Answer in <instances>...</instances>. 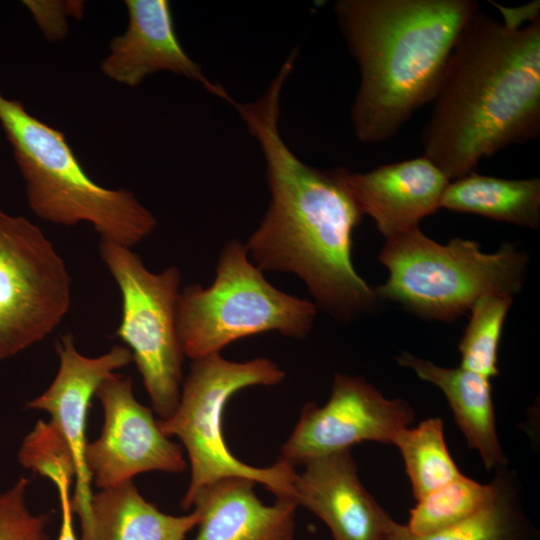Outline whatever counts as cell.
Returning a JSON list of instances; mask_svg holds the SVG:
<instances>
[{
	"mask_svg": "<svg viewBox=\"0 0 540 540\" xmlns=\"http://www.w3.org/2000/svg\"><path fill=\"white\" fill-rule=\"evenodd\" d=\"M440 208L537 229L540 178L505 179L471 172L450 181Z\"/></svg>",
	"mask_w": 540,
	"mask_h": 540,
	"instance_id": "d6986e66",
	"label": "cell"
},
{
	"mask_svg": "<svg viewBox=\"0 0 540 540\" xmlns=\"http://www.w3.org/2000/svg\"><path fill=\"white\" fill-rule=\"evenodd\" d=\"M55 349L59 357L55 378L42 394L27 402L26 406L50 415V422L64 437L73 454L76 485L71 497L72 509L80 520V540H91L93 492L85 461L88 410L102 381L127 366L132 361V354L127 347L115 345L98 357L84 356L77 350L70 333L57 340Z\"/></svg>",
	"mask_w": 540,
	"mask_h": 540,
	"instance_id": "7c38bea8",
	"label": "cell"
},
{
	"mask_svg": "<svg viewBox=\"0 0 540 540\" xmlns=\"http://www.w3.org/2000/svg\"><path fill=\"white\" fill-rule=\"evenodd\" d=\"M29 482L22 476L0 494V540H49L48 515H34L26 505Z\"/></svg>",
	"mask_w": 540,
	"mask_h": 540,
	"instance_id": "d4e9b609",
	"label": "cell"
},
{
	"mask_svg": "<svg viewBox=\"0 0 540 540\" xmlns=\"http://www.w3.org/2000/svg\"><path fill=\"white\" fill-rule=\"evenodd\" d=\"M475 0H338L334 12L360 71L351 121L362 143L390 140L434 100Z\"/></svg>",
	"mask_w": 540,
	"mask_h": 540,
	"instance_id": "3957f363",
	"label": "cell"
},
{
	"mask_svg": "<svg viewBox=\"0 0 540 540\" xmlns=\"http://www.w3.org/2000/svg\"><path fill=\"white\" fill-rule=\"evenodd\" d=\"M71 304L64 260L41 229L0 210V360L42 341Z\"/></svg>",
	"mask_w": 540,
	"mask_h": 540,
	"instance_id": "9c48e42d",
	"label": "cell"
},
{
	"mask_svg": "<svg viewBox=\"0 0 540 540\" xmlns=\"http://www.w3.org/2000/svg\"><path fill=\"white\" fill-rule=\"evenodd\" d=\"M255 484L232 476L200 488L189 504L199 514L193 540H294L296 502L276 498L266 505Z\"/></svg>",
	"mask_w": 540,
	"mask_h": 540,
	"instance_id": "2e32d148",
	"label": "cell"
},
{
	"mask_svg": "<svg viewBox=\"0 0 540 540\" xmlns=\"http://www.w3.org/2000/svg\"><path fill=\"white\" fill-rule=\"evenodd\" d=\"M91 540H185L199 514L174 516L159 510L133 480L101 489L91 499Z\"/></svg>",
	"mask_w": 540,
	"mask_h": 540,
	"instance_id": "ac0fdd59",
	"label": "cell"
},
{
	"mask_svg": "<svg viewBox=\"0 0 540 540\" xmlns=\"http://www.w3.org/2000/svg\"><path fill=\"white\" fill-rule=\"evenodd\" d=\"M293 499L320 518L334 540H401L406 531L364 487L351 449L306 462Z\"/></svg>",
	"mask_w": 540,
	"mask_h": 540,
	"instance_id": "4fadbf2b",
	"label": "cell"
},
{
	"mask_svg": "<svg viewBox=\"0 0 540 540\" xmlns=\"http://www.w3.org/2000/svg\"><path fill=\"white\" fill-rule=\"evenodd\" d=\"M315 316L312 302L269 283L245 245L234 239L222 249L212 284H192L180 292L177 332L184 355L194 360L269 331L303 338Z\"/></svg>",
	"mask_w": 540,
	"mask_h": 540,
	"instance_id": "52a82bcc",
	"label": "cell"
},
{
	"mask_svg": "<svg viewBox=\"0 0 540 540\" xmlns=\"http://www.w3.org/2000/svg\"><path fill=\"white\" fill-rule=\"evenodd\" d=\"M421 142L451 180L540 136V20L505 27L480 9L449 57Z\"/></svg>",
	"mask_w": 540,
	"mask_h": 540,
	"instance_id": "7a4b0ae2",
	"label": "cell"
},
{
	"mask_svg": "<svg viewBox=\"0 0 540 540\" xmlns=\"http://www.w3.org/2000/svg\"><path fill=\"white\" fill-rule=\"evenodd\" d=\"M513 298L486 295L475 301L459 344L460 367L492 378L498 375V349Z\"/></svg>",
	"mask_w": 540,
	"mask_h": 540,
	"instance_id": "603a6c76",
	"label": "cell"
},
{
	"mask_svg": "<svg viewBox=\"0 0 540 540\" xmlns=\"http://www.w3.org/2000/svg\"><path fill=\"white\" fill-rule=\"evenodd\" d=\"M392 444L404 460L416 500L463 475L447 448L439 417L401 429Z\"/></svg>",
	"mask_w": 540,
	"mask_h": 540,
	"instance_id": "44dd1931",
	"label": "cell"
},
{
	"mask_svg": "<svg viewBox=\"0 0 540 540\" xmlns=\"http://www.w3.org/2000/svg\"><path fill=\"white\" fill-rule=\"evenodd\" d=\"M495 492L494 479L482 484L462 475L416 500L406 527L417 536L447 528L485 507Z\"/></svg>",
	"mask_w": 540,
	"mask_h": 540,
	"instance_id": "7402d4cb",
	"label": "cell"
},
{
	"mask_svg": "<svg viewBox=\"0 0 540 540\" xmlns=\"http://www.w3.org/2000/svg\"><path fill=\"white\" fill-rule=\"evenodd\" d=\"M397 361L444 393L469 448L479 454L486 469L507 465L497 434L489 378L460 366L441 367L408 352L401 353Z\"/></svg>",
	"mask_w": 540,
	"mask_h": 540,
	"instance_id": "e0dca14e",
	"label": "cell"
},
{
	"mask_svg": "<svg viewBox=\"0 0 540 540\" xmlns=\"http://www.w3.org/2000/svg\"><path fill=\"white\" fill-rule=\"evenodd\" d=\"M388 269L386 282L374 288L427 319L453 321L486 295L514 297L522 289L528 255L512 243L486 253L460 237L440 244L419 227L386 239L379 255Z\"/></svg>",
	"mask_w": 540,
	"mask_h": 540,
	"instance_id": "5b68a950",
	"label": "cell"
},
{
	"mask_svg": "<svg viewBox=\"0 0 540 540\" xmlns=\"http://www.w3.org/2000/svg\"><path fill=\"white\" fill-rule=\"evenodd\" d=\"M284 377L285 372L268 358L234 362L219 353L192 360L176 410L158 420L162 432L178 438L187 453L190 481L181 500L185 510L200 488L232 476L262 484L276 498L293 499L294 466L280 458L266 467L249 465L231 453L223 434L225 406L235 393L250 386L277 385Z\"/></svg>",
	"mask_w": 540,
	"mask_h": 540,
	"instance_id": "8992f818",
	"label": "cell"
},
{
	"mask_svg": "<svg viewBox=\"0 0 540 540\" xmlns=\"http://www.w3.org/2000/svg\"><path fill=\"white\" fill-rule=\"evenodd\" d=\"M95 396L102 405L104 422L100 436L87 444L85 461L96 487H114L145 472L185 471L182 446L170 440L152 410L138 402L129 377L110 375Z\"/></svg>",
	"mask_w": 540,
	"mask_h": 540,
	"instance_id": "8fae6325",
	"label": "cell"
},
{
	"mask_svg": "<svg viewBox=\"0 0 540 540\" xmlns=\"http://www.w3.org/2000/svg\"><path fill=\"white\" fill-rule=\"evenodd\" d=\"M128 26L110 43L102 61L110 79L135 87L155 72L170 71L199 82L208 92L227 101L231 96L207 79L178 40L171 5L167 0H126Z\"/></svg>",
	"mask_w": 540,
	"mask_h": 540,
	"instance_id": "5bb4252c",
	"label": "cell"
},
{
	"mask_svg": "<svg viewBox=\"0 0 540 540\" xmlns=\"http://www.w3.org/2000/svg\"><path fill=\"white\" fill-rule=\"evenodd\" d=\"M413 419L405 400L386 398L360 377L335 374L328 401L303 406L279 458L295 467L365 441L392 444Z\"/></svg>",
	"mask_w": 540,
	"mask_h": 540,
	"instance_id": "30bf717a",
	"label": "cell"
},
{
	"mask_svg": "<svg viewBox=\"0 0 540 540\" xmlns=\"http://www.w3.org/2000/svg\"><path fill=\"white\" fill-rule=\"evenodd\" d=\"M72 481V479L66 476L56 477L51 480L58 492L61 512V523L56 540H78L73 527L74 512L70 496V486Z\"/></svg>",
	"mask_w": 540,
	"mask_h": 540,
	"instance_id": "484cf974",
	"label": "cell"
},
{
	"mask_svg": "<svg viewBox=\"0 0 540 540\" xmlns=\"http://www.w3.org/2000/svg\"><path fill=\"white\" fill-rule=\"evenodd\" d=\"M490 3L500 11L502 16L501 23L512 30L520 29L526 25L540 20V2L539 0L523 4L517 7H506L499 3L490 1Z\"/></svg>",
	"mask_w": 540,
	"mask_h": 540,
	"instance_id": "4316f807",
	"label": "cell"
},
{
	"mask_svg": "<svg viewBox=\"0 0 540 540\" xmlns=\"http://www.w3.org/2000/svg\"><path fill=\"white\" fill-rule=\"evenodd\" d=\"M0 125L10 143L33 213L64 226L90 223L101 239L135 246L156 228L154 215L124 188L97 184L64 134L0 92Z\"/></svg>",
	"mask_w": 540,
	"mask_h": 540,
	"instance_id": "277c9868",
	"label": "cell"
},
{
	"mask_svg": "<svg viewBox=\"0 0 540 540\" xmlns=\"http://www.w3.org/2000/svg\"><path fill=\"white\" fill-rule=\"evenodd\" d=\"M18 461L24 468L49 480L60 476L75 479L73 454L64 437L50 421H37L19 448Z\"/></svg>",
	"mask_w": 540,
	"mask_h": 540,
	"instance_id": "cb8c5ba5",
	"label": "cell"
},
{
	"mask_svg": "<svg viewBox=\"0 0 540 540\" xmlns=\"http://www.w3.org/2000/svg\"><path fill=\"white\" fill-rule=\"evenodd\" d=\"M293 65L287 58L257 100L230 101L260 146L271 194L245 248L261 271L295 274L317 305L340 321H351L378 298L352 262L353 231L363 214L341 167L321 170L305 164L281 136V95Z\"/></svg>",
	"mask_w": 540,
	"mask_h": 540,
	"instance_id": "6da1fadb",
	"label": "cell"
},
{
	"mask_svg": "<svg viewBox=\"0 0 540 540\" xmlns=\"http://www.w3.org/2000/svg\"><path fill=\"white\" fill-rule=\"evenodd\" d=\"M341 172L362 214L374 220L386 239L418 227L439 209L450 183L424 155L365 173L342 167Z\"/></svg>",
	"mask_w": 540,
	"mask_h": 540,
	"instance_id": "9a60e30c",
	"label": "cell"
},
{
	"mask_svg": "<svg viewBox=\"0 0 540 540\" xmlns=\"http://www.w3.org/2000/svg\"><path fill=\"white\" fill-rule=\"evenodd\" d=\"M100 256L122 296V316L115 336L127 345L160 420L176 410L183 382L177 308L181 273L169 266L149 271L130 247L101 239Z\"/></svg>",
	"mask_w": 540,
	"mask_h": 540,
	"instance_id": "ba28073f",
	"label": "cell"
},
{
	"mask_svg": "<svg viewBox=\"0 0 540 540\" xmlns=\"http://www.w3.org/2000/svg\"><path fill=\"white\" fill-rule=\"evenodd\" d=\"M496 492L482 509L447 528L413 535L407 527L401 540H536L535 529L524 513L517 480L507 465L496 469Z\"/></svg>",
	"mask_w": 540,
	"mask_h": 540,
	"instance_id": "ffe728a7",
	"label": "cell"
}]
</instances>
